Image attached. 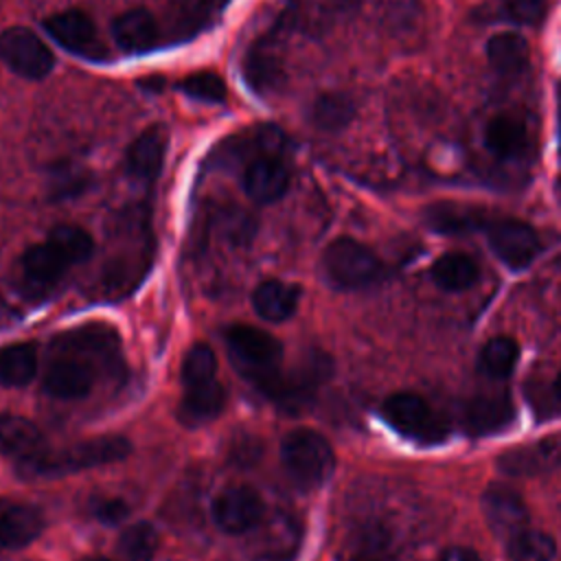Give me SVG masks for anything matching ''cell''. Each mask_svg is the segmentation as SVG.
Here are the masks:
<instances>
[{"label":"cell","instance_id":"6da1fadb","mask_svg":"<svg viewBox=\"0 0 561 561\" xmlns=\"http://www.w3.org/2000/svg\"><path fill=\"white\" fill-rule=\"evenodd\" d=\"M131 451V443L123 436H96L55 451L39 449L28 458L18 460L24 478H59L92 467H103L123 460Z\"/></svg>","mask_w":561,"mask_h":561},{"label":"cell","instance_id":"7a4b0ae2","mask_svg":"<svg viewBox=\"0 0 561 561\" xmlns=\"http://www.w3.org/2000/svg\"><path fill=\"white\" fill-rule=\"evenodd\" d=\"M217 359L208 344H193L182 362V403L180 419L188 427L213 421L226 403V390L215 377Z\"/></svg>","mask_w":561,"mask_h":561},{"label":"cell","instance_id":"3957f363","mask_svg":"<svg viewBox=\"0 0 561 561\" xmlns=\"http://www.w3.org/2000/svg\"><path fill=\"white\" fill-rule=\"evenodd\" d=\"M226 346L232 359V366L252 381L265 394H272L280 381V362H283V346L280 342L250 324H232L226 331Z\"/></svg>","mask_w":561,"mask_h":561},{"label":"cell","instance_id":"277c9868","mask_svg":"<svg viewBox=\"0 0 561 561\" xmlns=\"http://www.w3.org/2000/svg\"><path fill=\"white\" fill-rule=\"evenodd\" d=\"M280 460L287 476L305 491L322 486L335 467L329 440L316 430H294L280 443Z\"/></svg>","mask_w":561,"mask_h":561},{"label":"cell","instance_id":"5b68a950","mask_svg":"<svg viewBox=\"0 0 561 561\" xmlns=\"http://www.w3.org/2000/svg\"><path fill=\"white\" fill-rule=\"evenodd\" d=\"M322 265L329 280L344 289L366 287L381 276V261L377 254L351 237L331 241L322 254Z\"/></svg>","mask_w":561,"mask_h":561},{"label":"cell","instance_id":"8992f818","mask_svg":"<svg viewBox=\"0 0 561 561\" xmlns=\"http://www.w3.org/2000/svg\"><path fill=\"white\" fill-rule=\"evenodd\" d=\"M381 414L392 430L419 443H436L447 432L445 421L436 416L423 397L412 392L390 394L381 405Z\"/></svg>","mask_w":561,"mask_h":561},{"label":"cell","instance_id":"52a82bcc","mask_svg":"<svg viewBox=\"0 0 561 561\" xmlns=\"http://www.w3.org/2000/svg\"><path fill=\"white\" fill-rule=\"evenodd\" d=\"M0 59L24 79H44L55 66L50 48L26 26H11L0 33Z\"/></svg>","mask_w":561,"mask_h":561},{"label":"cell","instance_id":"ba28073f","mask_svg":"<svg viewBox=\"0 0 561 561\" xmlns=\"http://www.w3.org/2000/svg\"><path fill=\"white\" fill-rule=\"evenodd\" d=\"M489 245L495 256L511 270L528 267L539 254V237L526 221L495 219L486 224Z\"/></svg>","mask_w":561,"mask_h":561},{"label":"cell","instance_id":"9c48e42d","mask_svg":"<svg viewBox=\"0 0 561 561\" xmlns=\"http://www.w3.org/2000/svg\"><path fill=\"white\" fill-rule=\"evenodd\" d=\"M215 524L230 535H243L252 530L263 517L261 495L245 484L226 486L219 491L210 506Z\"/></svg>","mask_w":561,"mask_h":561},{"label":"cell","instance_id":"30bf717a","mask_svg":"<svg viewBox=\"0 0 561 561\" xmlns=\"http://www.w3.org/2000/svg\"><path fill=\"white\" fill-rule=\"evenodd\" d=\"M482 513L489 528L506 541L528 528V508L522 495L506 484H489L482 493Z\"/></svg>","mask_w":561,"mask_h":561},{"label":"cell","instance_id":"8fae6325","mask_svg":"<svg viewBox=\"0 0 561 561\" xmlns=\"http://www.w3.org/2000/svg\"><path fill=\"white\" fill-rule=\"evenodd\" d=\"M44 31L66 50L77 55H101L103 46L96 37L92 18L81 9H64L44 20Z\"/></svg>","mask_w":561,"mask_h":561},{"label":"cell","instance_id":"7c38bea8","mask_svg":"<svg viewBox=\"0 0 561 561\" xmlns=\"http://www.w3.org/2000/svg\"><path fill=\"white\" fill-rule=\"evenodd\" d=\"M289 171L274 153L256 156L243 171V188L256 204H272L287 193Z\"/></svg>","mask_w":561,"mask_h":561},{"label":"cell","instance_id":"4fadbf2b","mask_svg":"<svg viewBox=\"0 0 561 561\" xmlns=\"http://www.w3.org/2000/svg\"><path fill=\"white\" fill-rule=\"evenodd\" d=\"M44 528L42 513L24 502L0 497V550H20Z\"/></svg>","mask_w":561,"mask_h":561},{"label":"cell","instance_id":"5bb4252c","mask_svg":"<svg viewBox=\"0 0 561 561\" xmlns=\"http://www.w3.org/2000/svg\"><path fill=\"white\" fill-rule=\"evenodd\" d=\"M484 147L497 158H522L530 149V131L524 118L502 112L484 125Z\"/></svg>","mask_w":561,"mask_h":561},{"label":"cell","instance_id":"9a60e30c","mask_svg":"<svg viewBox=\"0 0 561 561\" xmlns=\"http://www.w3.org/2000/svg\"><path fill=\"white\" fill-rule=\"evenodd\" d=\"M112 37L118 48L127 53H145L158 44L160 28L153 13L142 7H134L112 20Z\"/></svg>","mask_w":561,"mask_h":561},{"label":"cell","instance_id":"2e32d148","mask_svg":"<svg viewBox=\"0 0 561 561\" xmlns=\"http://www.w3.org/2000/svg\"><path fill=\"white\" fill-rule=\"evenodd\" d=\"M561 465V443L539 440L519 445L497 458L500 471L508 476H539Z\"/></svg>","mask_w":561,"mask_h":561},{"label":"cell","instance_id":"e0dca14e","mask_svg":"<svg viewBox=\"0 0 561 561\" xmlns=\"http://www.w3.org/2000/svg\"><path fill=\"white\" fill-rule=\"evenodd\" d=\"M164 149H167V129L160 123L140 131L127 151L129 175L142 182L153 180L162 169Z\"/></svg>","mask_w":561,"mask_h":561},{"label":"cell","instance_id":"ac0fdd59","mask_svg":"<svg viewBox=\"0 0 561 561\" xmlns=\"http://www.w3.org/2000/svg\"><path fill=\"white\" fill-rule=\"evenodd\" d=\"M513 419V403L508 394H482L462 408V425L469 434H491L508 425Z\"/></svg>","mask_w":561,"mask_h":561},{"label":"cell","instance_id":"d6986e66","mask_svg":"<svg viewBox=\"0 0 561 561\" xmlns=\"http://www.w3.org/2000/svg\"><path fill=\"white\" fill-rule=\"evenodd\" d=\"M300 300V289L291 283L267 278L252 291L254 311L267 322H283L294 316Z\"/></svg>","mask_w":561,"mask_h":561},{"label":"cell","instance_id":"ffe728a7","mask_svg":"<svg viewBox=\"0 0 561 561\" xmlns=\"http://www.w3.org/2000/svg\"><path fill=\"white\" fill-rule=\"evenodd\" d=\"M528 42L511 31L504 33H495L489 42H486V59L491 64V68L506 79L519 77L526 66H528Z\"/></svg>","mask_w":561,"mask_h":561},{"label":"cell","instance_id":"44dd1931","mask_svg":"<svg viewBox=\"0 0 561 561\" xmlns=\"http://www.w3.org/2000/svg\"><path fill=\"white\" fill-rule=\"evenodd\" d=\"M39 449L42 432L33 421L11 412H0V454L22 460Z\"/></svg>","mask_w":561,"mask_h":561},{"label":"cell","instance_id":"7402d4cb","mask_svg":"<svg viewBox=\"0 0 561 561\" xmlns=\"http://www.w3.org/2000/svg\"><path fill=\"white\" fill-rule=\"evenodd\" d=\"M66 259L48 243H35L24 250L22 254V272L35 285H53L68 272Z\"/></svg>","mask_w":561,"mask_h":561},{"label":"cell","instance_id":"603a6c76","mask_svg":"<svg viewBox=\"0 0 561 561\" xmlns=\"http://www.w3.org/2000/svg\"><path fill=\"white\" fill-rule=\"evenodd\" d=\"M430 274L438 287L447 291H462L476 283L478 265L465 252H447L434 261Z\"/></svg>","mask_w":561,"mask_h":561},{"label":"cell","instance_id":"cb8c5ba5","mask_svg":"<svg viewBox=\"0 0 561 561\" xmlns=\"http://www.w3.org/2000/svg\"><path fill=\"white\" fill-rule=\"evenodd\" d=\"M37 373V348L31 342L0 348V381L7 386H24Z\"/></svg>","mask_w":561,"mask_h":561},{"label":"cell","instance_id":"d4e9b609","mask_svg":"<svg viewBox=\"0 0 561 561\" xmlns=\"http://www.w3.org/2000/svg\"><path fill=\"white\" fill-rule=\"evenodd\" d=\"M519 359V346L508 335H495L491 337L478 357L480 370L491 379H504L513 373L515 364Z\"/></svg>","mask_w":561,"mask_h":561},{"label":"cell","instance_id":"484cf974","mask_svg":"<svg viewBox=\"0 0 561 561\" xmlns=\"http://www.w3.org/2000/svg\"><path fill=\"white\" fill-rule=\"evenodd\" d=\"M557 543L543 530L524 528L506 541V561H552Z\"/></svg>","mask_w":561,"mask_h":561},{"label":"cell","instance_id":"4316f807","mask_svg":"<svg viewBox=\"0 0 561 561\" xmlns=\"http://www.w3.org/2000/svg\"><path fill=\"white\" fill-rule=\"evenodd\" d=\"M46 241L66 259V263L70 267L77 265V263L88 261L92 256V252H94V241H92L90 232L79 228V226H72V224L55 226L48 232Z\"/></svg>","mask_w":561,"mask_h":561},{"label":"cell","instance_id":"83f0119b","mask_svg":"<svg viewBox=\"0 0 561 561\" xmlns=\"http://www.w3.org/2000/svg\"><path fill=\"white\" fill-rule=\"evenodd\" d=\"M355 116V105L346 94L329 92L316 99L311 107V121L316 127L324 131H340L344 129Z\"/></svg>","mask_w":561,"mask_h":561},{"label":"cell","instance_id":"f1b7e54d","mask_svg":"<svg viewBox=\"0 0 561 561\" xmlns=\"http://www.w3.org/2000/svg\"><path fill=\"white\" fill-rule=\"evenodd\" d=\"M427 221L434 230L438 232H449V234H458V232H469L476 228L486 226L489 221L482 219V215L478 210L471 208H462V206H454V204H436L427 210Z\"/></svg>","mask_w":561,"mask_h":561},{"label":"cell","instance_id":"f546056e","mask_svg":"<svg viewBox=\"0 0 561 561\" xmlns=\"http://www.w3.org/2000/svg\"><path fill=\"white\" fill-rule=\"evenodd\" d=\"M158 550V535L149 524H134L118 539L121 561H151Z\"/></svg>","mask_w":561,"mask_h":561},{"label":"cell","instance_id":"4dcf8cb0","mask_svg":"<svg viewBox=\"0 0 561 561\" xmlns=\"http://www.w3.org/2000/svg\"><path fill=\"white\" fill-rule=\"evenodd\" d=\"M180 90L195 101L221 103L226 99V81L210 70L193 72L180 81Z\"/></svg>","mask_w":561,"mask_h":561},{"label":"cell","instance_id":"1f68e13d","mask_svg":"<svg viewBox=\"0 0 561 561\" xmlns=\"http://www.w3.org/2000/svg\"><path fill=\"white\" fill-rule=\"evenodd\" d=\"M548 0H504V13L508 20L524 24V26H537L546 18Z\"/></svg>","mask_w":561,"mask_h":561},{"label":"cell","instance_id":"d6a6232c","mask_svg":"<svg viewBox=\"0 0 561 561\" xmlns=\"http://www.w3.org/2000/svg\"><path fill=\"white\" fill-rule=\"evenodd\" d=\"M129 513V506L121 497H94L90 502V515L103 524H118Z\"/></svg>","mask_w":561,"mask_h":561},{"label":"cell","instance_id":"836d02e7","mask_svg":"<svg viewBox=\"0 0 561 561\" xmlns=\"http://www.w3.org/2000/svg\"><path fill=\"white\" fill-rule=\"evenodd\" d=\"M438 561H480L478 552L471 550V548H465V546H454V548H447Z\"/></svg>","mask_w":561,"mask_h":561},{"label":"cell","instance_id":"e575fe53","mask_svg":"<svg viewBox=\"0 0 561 561\" xmlns=\"http://www.w3.org/2000/svg\"><path fill=\"white\" fill-rule=\"evenodd\" d=\"M554 394H557V399L561 401V373H559V377L554 379Z\"/></svg>","mask_w":561,"mask_h":561},{"label":"cell","instance_id":"d590c367","mask_svg":"<svg viewBox=\"0 0 561 561\" xmlns=\"http://www.w3.org/2000/svg\"><path fill=\"white\" fill-rule=\"evenodd\" d=\"M83 561H110V559H105V557H88Z\"/></svg>","mask_w":561,"mask_h":561}]
</instances>
